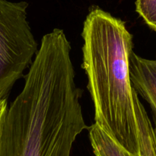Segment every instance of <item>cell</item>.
Segmentation results:
<instances>
[{
	"label": "cell",
	"instance_id": "cell-7",
	"mask_svg": "<svg viewBox=\"0 0 156 156\" xmlns=\"http://www.w3.org/2000/svg\"><path fill=\"white\" fill-rule=\"evenodd\" d=\"M136 11L145 23L156 32V0H136Z\"/></svg>",
	"mask_w": 156,
	"mask_h": 156
},
{
	"label": "cell",
	"instance_id": "cell-6",
	"mask_svg": "<svg viewBox=\"0 0 156 156\" xmlns=\"http://www.w3.org/2000/svg\"><path fill=\"white\" fill-rule=\"evenodd\" d=\"M88 136L95 156H129L95 123L88 127Z\"/></svg>",
	"mask_w": 156,
	"mask_h": 156
},
{
	"label": "cell",
	"instance_id": "cell-1",
	"mask_svg": "<svg viewBox=\"0 0 156 156\" xmlns=\"http://www.w3.org/2000/svg\"><path fill=\"white\" fill-rule=\"evenodd\" d=\"M82 67L94 111V123L129 156L138 155L133 93L129 76L133 35L120 18L93 8L84 21Z\"/></svg>",
	"mask_w": 156,
	"mask_h": 156
},
{
	"label": "cell",
	"instance_id": "cell-5",
	"mask_svg": "<svg viewBox=\"0 0 156 156\" xmlns=\"http://www.w3.org/2000/svg\"><path fill=\"white\" fill-rule=\"evenodd\" d=\"M133 104L138 139L137 156H156V130L136 91Z\"/></svg>",
	"mask_w": 156,
	"mask_h": 156
},
{
	"label": "cell",
	"instance_id": "cell-4",
	"mask_svg": "<svg viewBox=\"0 0 156 156\" xmlns=\"http://www.w3.org/2000/svg\"><path fill=\"white\" fill-rule=\"evenodd\" d=\"M129 76L135 91L150 106L156 130V59H145L133 52L129 57Z\"/></svg>",
	"mask_w": 156,
	"mask_h": 156
},
{
	"label": "cell",
	"instance_id": "cell-2",
	"mask_svg": "<svg viewBox=\"0 0 156 156\" xmlns=\"http://www.w3.org/2000/svg\"><path fill=\"white\" fill-rule=\"evenodd\" d=\"M27 7L26 2L0 0V101L7 98L38 50Z\"/></svg>",
	"mask_w": 156,
	"mask_h": 156
},
{
	"label": "cell",
	"instance_id": "cell-8",
	"mask_svg": "<svg viewBox=\"0 0 156 156\" xmlns=\"http://www.w3.org/2000/svg\"><path fill=\"white\" fill-rule=\"evenodd\" d=\"M7 99H3V100L0 101V128H1L3 118H4L5 114L7 111Z\"/></svg>",
	"mask_w": 156,
	"mask_h": 156
},
{
	"label": "cell",
	"instance_id": "cell-3",
	"mask_svg": "<svg viewBox=\"0 0 156 156\" xmlns=\"http://www.w3.org/2000/svg\"><path fill=\"white\" fill-rule=\"evenodd\" d=\"M73 144L69 137L36 123L0 131V156H70Z\"/></svg>",
	"mask_w": 156,
	"mask_h": 156
}]
</instances>
